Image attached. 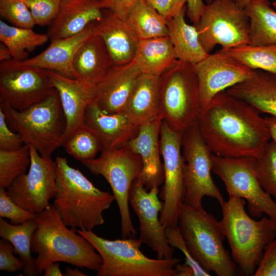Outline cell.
I'll return each mask as SVG.
<instances>
[{
  "mask_svg": "<svg viewBox=\"0 0 276 276\" xmlns=\"http://www.w3.org/2000/svg\"><path fill=\"white\" fill-rule=\"evenodd\" d=\"M159 80V76L142 74L132 90L123 113L139 126L161 118Z\"/></svg>",
  "mask_w": 276,
  "mask_h": 276,
  "instance_id": "26",
  "label": "cell"
},
{
  "mask_svg": "<svg viewBox=\"0 0 276 276\" xmlns=\"http://www.w3.org/2000/svg\"><path fill=\"white\" fill-rule=\"evenodd\" d=\"M166 229V236L168 242L172 247H176L180 250L185 255V263L192 268L197 272L198 275H211L209 272L202 268L190 255L185 243L181 237L178 226L177 227H168Z\"/></svg>",
  "mask_w": 276,
  "mask_h": 276,
  "instance_id": "41",
  "label": "cell"
},
{
  "mask_svg": "<svg viewBox=\"0 0 276 276\" xmlns=\"http://www.w3.org/2000/svg\"><path fill=\"white\" fill-rule=\"evenodd\" d=\"M43 276H62L59 264L57 262L52 263L47 266L44 269Z\"/></svg>",
  "mask_w": 276,
  "mask_h": 276,
  "instance_id": "49",
  "label": "cell"
},
{
  "mask_svg": "<svg viewBox=\"0 0 276 276\" xmlns=\"http://www.w3.org/2000/svg\"><path fill=\"white\" fill-rule=\"evenodd\" d=\"M0 217L10 220L17 225L36 219L37 214L18 205L8 195L6 189L0 187Z\"/></svg>",
  "mask_w": 276,
  "mask_h": 276,
  "instance_id": "39",
  "label": "cell"
},
{
  "mask_svg": "<svg viewBox=\"0 0 276 276\" xmlns=\"http://www.w3.org/2000/svg\"><path fill=\"white\" fill-rule=\"evenodd\" d=\"M62 146L68 154L82 163L95 158L102 150L97 136L83 125L66 138Z\"/></svg>",
  "mask_w": 276,
  "mask_h": 276,
  "instance_id": "35",
  "label": "cell"
},
{
  "mask_svg": "<svg viewBox=\"0 0 276 276\" xmlns=\"http://www.w3.org/2000/svg\"><path fill=\"white\" fill-rule=\"evenodd\" d=\"M96 34L104 41L114 65L131 62L139 38L124 19L113 12L103 9L102 19L96 22Z\"/></svg>",
  "mask_w": 276,
  "mask_h": 276,
  "instance_id": "24",
  "label": "cell"
},
{
  "mask_svg": "<svg viewBox=\"0 0 276 276\" xmlns=\"http://www.w3.org/2000/svg\"><path fill=\"white\" fill-rule=\"evenodd\" d=\"M101 152L98 157L82 164L92 174L103 177L110 185L120 212L122 237L135 238L136 231L130 216L128 196L132 182L142 171V159L126 146Z\"/></svg>",
  "mask_w": 276,
  "mask_h": 276,
  "instance_id": "9",
  "label": "cell"
},
{
  "mask_svg": "<svg viewBox=\"0 0 276 276\" xmlns=\"http://www.w3.org/2000/svg\"><path fill=\"white\" fill-rule=\"evenodd\" d=\"M255 173L263 190L276 200V143L273 141H270L256 158Z\"/></svg>",
  "mask_w": 276,
  "mask_h": 276,
  "instance_id": "37",
  "label": "cell"
},
{
  "mask_svg": "<svg viewBox=\"0 0 276 276\" xmlns=\"http://www.w3.org/2000/svg\"><path fill=\"white\" fill-rule=\"evenodd\" d=\"M226 91L247 102L260 112L276 118V74L261 70H254L250 78Z\"/></svg>",
  "mask_w": 276,
  "mask_h": 276,
  "instance_id": "25",
  "label": "cell"
},
{
  "mask_svg": "<svg viewBox=\"0 0 276 276\" xmlns=\"http://www.w3.org/2000/svg\"><path fill=\"white\" fill-rule=\"evenodd\" d=\"M250 1V0H237L236 3L239 7L244 8Z\"/></svg>",
  "mask_w": 276,
  "mask_h": 276,
  "instance_id": "53",
  "label": "cell"
},
{
  "mask_svg": "<svg viewBox=\"0 0 276 276\" xmlns=\"http://www.w3.org/2000/svg\"><path fill=\"white\" fill-rule=\"evenodd\" d=\"M250 24V43L276 45V12L268 0H250L244 8Z\"/></svg>",
  "mask_w": 276,
  "mask_h": 276,
  "instance_id": "30",
  "label": "cell"
},
{
  "mask_svg": "<svg viewBox=\"0 0 276 276\" xmlns=\"http://www.w3.org/2000/svg\"><path fill=\"white\" fill-rule=\"evenodd\" d=\"M181 149L186 189L183 203L199 206L202 198L207 196L216 199L221 205L225 201L211 174L213 153L202 138L196 121L182 132Z\"/></svg>",
  "mask_w": 276,
  "mask_h": 276,
  "instance_id": "12",
  "label": "cell"
},
{
  "mask_svg": "<svg viewBox=\"0 0 276 276\" xmlns=\"http://www.w3.org/2000/svg\"><path fill=\"white\" fill-rule=\"evenodd\" d=\"M37 227L36 219L15 225L0 218V236L13 246L14 253L24 264L25 275H37L35 258L31 255V241Z\"/></svg>",
  "mask_w": 276,
  "mask_h": 276,
  "instance_id": "31",
  "label": "cell"
},
{
  "mask_svg": "<svg viewBox=\"0 0 276 276\" xmlns=\"http://www.w3.org/2000/svg\"><path fill=\"white\" fill-rule=\"evenodd\" d=\"M63 275L65 276H85L83 272L78 269V268L72 269L70 267H67L65 269V273H63Z\"/></svg>",
  "mask_w": 276,
  "mask_h": 276,
  "instance_id": "52",
  "label": "cell"
},
{
  "mask_svg": "<svg viewBox=\"0 0 276 276\" xmlns=\"http://www.w3.org/2000/svg\"><path fill=\"white\" fill-rule=\"evenodd\" d=\"M54 89L47 70L13 59L0 63L1 104L21 111Z\"/></svg>",
  "mask_w": 276,
  "mask_h": 276,
  "instance_id": "14",
  "label": "cell"
},
{
  "mask_svg": "<svg viewBox=\"0 0 276 276\" xmlns=\"http://www.w3.org/2000/svg\"><path fill=\"white\" fill-rule=\"evenodd\" d=\"M37 227L31 241L37 275L49 264L57 262L98 271L102 259L85 238L69 229L54 206L37 214Z\"/></svg>",
  "mask_w": 276,
  "mask_h": 276,
  "instance_id": "3",
  "label": "cell"
},
{
  "mask_svg": "<svg viewBox=\"0 0 276 276\" xmlns=\"http://www.w3.org/2000/svg\"><path fill=\"white\" fill-rule=\"evenodd\" d=\"M162 122V119L158 118L140 126L136 136L126 145L142 159L143 168L137 178L148 190L158 187L164 181L159 145Z\"/></svg>",
  "mask_w": 276,
  "mask_h": 276,
  "instance_id": "20",
  "label": "cell"
},
{
  "mask_svg": "<svg viewBox=\"0 0 276 276\" xmlns=\"http://www.w3.org/2000/svg\"><path fill=\"white\" fill-rule=\"evenodd\" d=\"M96 22L75 35L51 41L41 53L21 62L26 65L56 72L67 77L78 78L73 68V59L81 45L96 34Z\"/></svg>",
  "mask_w": 276,
  "mask_h": 276,
  "instance_id": "23",
  "label": "cell"
},
{
  "mask_svg": "<svg viewBox=\"0 0 276 276\" xmlns=\"http://www.w3.org/2000/svg\"><path fill=\"white\" fill-rule=\"evenodd\" d=\"M140 0H103L100 1L102 9L109 10L120 17L126 19L133 5Z\"/></svg>",
  "mask_w": 276,
  "mask_h": 276,
  "instance_id": "46",
  "label": "cell"
},
{
  "mask_svg": "<svg viewBox=\"0 0 276 276\" xmlns=\"http://www.w3.org/2000/svg\"><path fill=\"white\" fill-rule=\"evenodd\" d=\"M178 226L190 255L204 269L218 276L242 275L225 248L218 221L202 205L183 203Z\"/></svg>",
  "mask_w": 276,
  "mask_h": 276,
  "instance_id": "5",
  "label": "cell"
},
{
  "mask_svg": "<svg viewBox=\"0 0 276 276\" xmlns=\"http://www.w3.org/2000/svg\"><path fill=\"white\" fill-rule=\"evenodd\" d=\"M0 14L15 27L32 29L35 25L24 0H0Z\"/></svg>",
  "mask_w": 276,
  "mask_h": 276,
  "instance_id": "38",
  "label": "cell"
},
{
  "mask_svg": "<svg viewBox=\"0 0 276 276\" xmlns=\"http://www.w3.org/2000/svg\"><path fill=\"white\" fill-rule=\"evenodd\" d=\"M13 253L14 247L9 241L2 239L0 241V270L15 272L24 269V266L19 259Z\"/></svg>",
  "mask_w": 276,
  "mask_h": 276,
  "instance_id": "44",
  "label": "cell"
},
{
  "mask_svg": "<svg viewBox=\"0 0 276 276\" xmlns=\"http://www.w3.org/2000/svg\"><path fill=\"white\" fill-rule=\"evenodd\" d=\"M176 276H197V273L191 266L183 264L178 263L175 266Z\"/></svg>",
  "mask_w": 276,
  "mask_h": 276,
  "instance_id": "48",
  "label": "cell"
},
{
  "mask_svg": "<svg viewBox=\"0 0 276 276\" xmlns=\"http://www.w3.org/2000/svg\"><path fill=\"white\" fill-rule=\"evenodd\" d=\"M24 145L20 135L11 129L0 108V150L12 151L20 149Z\"/></svg>",
  "mask_w": 276,
  "mask_h": 276,
  "instance_id": "42",
  "label": "cell"
},
{
  "mask_svg": "<svg viewBox=\"0 0 276 276\" xmlns=\"http://www.w3.org/2000/svg\"><path fill=\"white\" fill-rule=\"evenodd\" d=\"M260 112L226 91L200 110L196 123L212 152L227 157H259L271 139Z\"/></svg>",
  "mask_w": 276,
  "mask_h": 276,
  "instance_id": "1",
  "label": "cell"
},
{
  "mask_svg": "<svg viewBox=\"0 0 276 276\" xmlns=\"http://www.w3.org/2000/svg\"><path fill=\"white\" fill-rule=\"evenodd\" d=\"M214 0H205V1L207 3V4H211ZM231 1H234V2H236L237 0H231Z\"/></svg>",
  "mask_w": 276,
  "mask_h": 276,
  "instance_id": "54",
  "label": "cell"
},
{
  "mask_svg": "<svg viewBox=\"0 0 276 276\" xmlns=\"http://www.w3.org/2000/svg\"><path fill=\"white\" fill-rule=\"evenodd\" d=\"M205 5L202 0H187L186 14L190 20L196 25L199 20Z\"/></svg>",
  "mask_w": 276,
  "mask_h": 276,
  "instance_id": "47",
  "label": "cell"
},
{
  "mask_svg": "<svg viewBox=\"0 0 276 276\" xmlns=\"http://www.w3.org/2000/svg\"><path fill=\"white\" fill-rule=\"evenodd\" d=\"M82 125L97 136L102 150L126 146L136 136L139 128L125 113H107L93 101L85 110Z\"/></svg>",
  "mask_w": 276,
  "mask_h": 276,
  "instance_id": "19",
  "label": "cell"
},
{
  "mask_svg": "<svg viewBox=\"0 0 276 276\" xmlns=\"http://www.w3.org/2000/svg\"><path fill=\"white\" fill-rule=\"evenodd\" d=\"M272 5L274 7L276 8V2H275V1L273 2L272 3Z\"/></svg>",
  "mask_w": 276,
  "mask_h": 276,
  "instance_id": "55",
  "label": "cell"
},
{
  "mask_svg": "<svg viewBox=\"0 0 276 276\" xmlns=\"http://www.w3.org/2000/svg\"><path fill=\"white\" fill-rule=\"evenodd\" d=\"M49 39L47 34L37 33L32 28L10 26L0 20V41L8 48L14 60H26L29 52Z\"/></svg>",
  "mask_w": 276,
  "mask_h": 276,
  "instance_id": "32",
  "label": "cell"
},
{
  "mask_svg": "<svg viewBox=\"0 0 276 276\" xmlns=\"http://www.w3.org/2000/svg\"><path fill=\"white\" fill-rule=\"evenodd\" d=\"M254 276H276V237L264 248Z\"/></svg>",
  "mask_w": 276,
  "mask_h": 276,
  "instance_id": "43",
  "label": "cell"
},
{
  "mask_svg": "<svg viewBox=\"0 0 276 276\" xmlns=\"http://www.w3.org/2000/svg\"><path fill=\"white\" fill-rule=\"evenodd\" d=\"M126 20L140 39L168 36L166 19L146 0L133 5Z\"/></svg>",
  "mask_w": 276,
  "mask_h": 276,
  "instance_id": "33",
  "label": "cell"
},
{
  "mask_svg": "<svg viewBox=\"0 0 276 276\" xmlns=\"http://www.w3.org/2000/svg\"><path fill=\"white\" fill-rule=\"evenodd\" d=\"M113 65L104 41L96 34L81 45L73 61L78 78L94 86L102 79Z\"/></svg>",
  "mask_w": 276,
  "mask_h": 276,
  "instance_id": "27",
  "label": "cell"
},
{
  "mask_svg": "<svg viewBox=\"0 0 276 276\" xmlns=\"http://www.w3.org/2000/svg\"><path fill=\"white\" fill-rule=\"evenodd\" d=\"M148 190L137 178L132 182L129 192V203L140 223L139 239L156 252L157 258L173 257L175 249L170 245L166 229L160 221L159 214L163 202L158 197V187Z\"/></svg>",
  "mask_w": 276,
  "mask_h": 276,
  "instance_id": "16",
  "label": "cell"
},
{
  "mask_svg": "<svg viewBox=\"0 0 276 276\" xmlns=\"http://www.w3.org/2000/svg\"><path fill=\"white\" fill-rule=\"evenodd\" d=\"M76 231L90 242L102 258L98 276H176L175 266L180 259L149 258L141 251L142 243L139 239L108 240L92 230Z\"/></svg>",
  "mask_w": 276,
  "mask_h": 276,
  "instance_id": "7",
  "label": "cell"
},
{
  "mask_svg": "<svg viewBox=\"0 0 276 276\" xmlns=\"http://www.w3.org/2000/svg\"><path fill=\"white\" fill-rule=\"evenodd\" d=\"M142 73L135 63L113 65L96 85L94 102L108 113L123 112L132 90Z\"/></svg>",
  "mask_w": 276,
  "mask_h": 276,
  "instance_id": "18",
  "label": "cell"
},
{
  "mask_svg": "<svg viewBox=\"0 0 276 276\" xmlns=\"http://www.w3.org/2000/svg\"><path fill=\"white\" fill-rule=\"evenodd\" d=\"M47 70L54 87L58 93L65 117V140L82 125L85 110L93 101L96 86L80 78H72L53 71Z\"/></svg>",
  "mask_w": 276,
  "mask_h": 276,
  "instance_id": "21",
  "label": "cell"
},
{
  "mask_svg": "<svg viewBox=\"0 0 276 276\" xmlns=\"http://www.w3.org/2000/svg\"><path fill=\"white\" fill-rule=\"evenodd\" d=\"M98 0H61L58 12L48 26L51 41L79 33L89 25L100 20L103 9Z\"/></svg>",
  "mask_w": 276,
  "mask_h": 276,
  "instance_id": "22",
  "label": "cell"
},
{
  "mask_svg": "<svg viewBox=\"0 0 276 276\" xmlns=\"http://www.w3.org/2000/svg\"><path fill=\"white\" fill-rule=\"evenodd\" d=\"M186 9L187 6L179 15L167 20L168 36L177 59L194 64L204 59L209 54L201 45L195 26L186 22Z\"/></svg>",
  "mask_w": 276,
  "mask_h": 276,
  "instance_id": "29",
  "label": "cell"
},
{
  "mask_svg": "<svg viewBox=\"0 0 276 276\" xmlns=\"http://www.w3.org/2000/svg\"><path fill=\"white\" fill-rule=\"evenodd\" d=\"M222 49L253 70H261L276 74V45L244 44Z\"/></svg>",
  "mask_w": 276,
  "mask_h": 276,
  "instance_id": "34",
  "label": "cell"
},
{
  "mask_svg": "<svg viewBox=\"0 0 276 276\" xmlns=\"http://www.w3.org/2000/svg\"><path fill=\"white\" fill-rule=\"evenodd\" d=\"M192 64L198 81L200 110L218 93L249 79L254 72L222 49Z\"/></svg>",
  "mask_w": 276,
  "mask_h": 276,
  "instance_id": "17",
  "label": "cell"
},
{
  "mask_svg": "<svg viewBox=\"0 0 276 276\" xmlns=\"http://www.w3.org/2000/svg\"><path fill=\"white\" fill-rule=\"evenodd\" d=\"M31 164L30 146L24 144L15 150H0V187L7 189L25 173Z\"/></svg>",
  "mask_w": 276,
  "mask_h": 276,
  "instance_id": "36",
  "label": "cell"
},
{
  "mask_svg": "<svg viewBox=\"0 0 276 276\" xmlns=\"http://www.w3.org/2000/svg\"><path fill=\"white\" fill-rule=\"evenodd\" d=\"M29 146V171L16 178L7 192L18 205L37 214L51 205L49 200L56 195V164L51 157H42L34 147Z\"/></svg>",
  "mask_w": 276,
  "mask_h": 276,
  "instance_id": "15",
  "label": "cell"
},
{
  "mask_svg": "<svg viewBox=\"0 0 276 276\" xmlns=\"http://www.w3.org/2000/svg\"><path fill=\"white\" fill-rule=\"evenodd\" d=\"M264 118L268 127L271 139L276 143V118L270 116Z\"/></svg>",
  "mask_w": 276,
  "mask_h": 276,
  "instance_id": "50",
  "label": "cell"
},
{
  "mask_svg": "<svg viewBox=\"0 0 276 276\" xmlns=\"http://www.w3.org/2000/svg\"><path fill=\"white\" fill-rule=\"evenodd\" d=\"M255 157H227L212 155L213 172L224 183L229 198H243L249 214H265L276 221V200L261 186L255 173Z\"/></svg>",
  "mask_w": 276,
  "mask_h": 276,
  "instance_id": "10",
  "label": "cell"
},
{
  "mask_svg": "<svg viewBox=\"0 0 276 276\" xmlns=\"http://www.w3.org/2000/svg\"><path fill=\"white\" fill-rule=\"evenodd\" d=\"M177 59L169 36L139 40L133 61L142 74L160 76Z\"/></svg>",
  "mask_w": 276,
  "mask_h": 276,
  "instance_id": "28",
  "label": "cell"
},
{
  "mask_svg": "<svg viewBox=\"0 0 276 276\" xmlns=\"http://www.w3.org/2000/svg\"><path fill=\"white\" fill-rule=\"evenodd\" d=\"M9 127L32 146L43 157L62 146L66 119L59 94L55 89L46 98L21 111L0 104Z\"/></svg>",
  "mask_w": 276,
  "mask_h": 276,
  "instance_id": "6",
  "label": "cell"
},
{
  "mask_svg": "<svg viewBox=\"0 0 276 276\" xmlns=\"http://www.w3.org/2000/svg\"><path fill=\"white\" fill-rule=\"evenodd\" d=\"M158 105L162 120L175 131L183 132L196 122L200 102L192 64L177 60L159 76Z\"/></svg>",
  "mask_w": 276,
  "mask_h": 276,
  "instance_id": "8",
  "label": "cell"
},
{
  "mask_svg": "<svg viewBox=\"0 0 276 276\" xmlns=\"http://www.w3.org/2000/svg\"><path fill=\"white\" fill-rule=\"evenodd\" d=\"M55 164L57 191L53 205L65 225L86 230L102 225L103 212L115 200L113 195L95 186L66 158L57 156Z\"/></svg>",
  "mask_w": 276,
  "mask_h": 276,
  "instance_id": "2",
  "label": "cell"
},
{
  "mask_svg": "<svg viewBox=\"0 0 276 276\" xmlns=\"http://www.w3.org/2000/svg\"><path fill=\"white\" fill-rule=\"evenodd\" d=\"M187 0H146L158 13L168 20L179 15Z\"/></svg>",
  "mask_w": 276,
  "mask_h": 276,
  "instance_id": "45",
  "label": "cell"
},
{
  "mask_svg": "<svg viewBox=\"0 0 276 276\" xmlns=\"http://www.w3.org/2000/svg\"><path fill=\"white\" fill-rule=\"evenodd\" d=\"M35 25L49 26L59 10L61 0H24Z\"/></svg>",
  "mask_w": 276,
  "mask_h": 276,
  "instance_id": "40",
  "label": "cell"
},
{
  "mask_svg": "<svg viewBox=\"0 0 276 276\" xmlns=\"http://www.w3.org/2000/svg\"><path fill=\"white\" fill-rule=\"evenodd\" d=\"M199 41L209 54L220 45L226 49L250 43V24L244 8L231 0H214L205 5L196 25Z\"/></svg>",
  "mask_w": 276,
  "mask_h": 276,
  "instance_id": "11",
  "label": "cell"
},
{
  "mask_svg": "<svg viewBox=\"0 0 276 276\" xmlns=\"http://www.w3.org/2000/svg\"><path fill=\"white\" fill-rule=\"evenodd\" d=\"M182 132L170 128L163 121L159 145L164 174V181L159 196L163 200L160 221L165 228L178 227L186 189L184 183V160L181 153Z\"/></svg>",
  "mask_w": 276,
  "mask_h": 276,
  "instance_id": "13",
  "label": "cell"
},
{
  "mask_svg": "<svg viewBox=\"0 0 276 276\" xmlns=\"http://www.w3.org/2000/svg\"><path fill=\"white\" fill-rule=\"evenodd\" d=\"M12 57L8 48L3 43H0V61L1 62L7 61L12 60Z\"/></svg>",
  "mask_w": 276,
  "mask_h": 276,
  "instance_id": "51",
  "label": "cell"
},
{
  "mask_svg": "<svg viewBox=\"0 0 276 276\" xmlns=\"http://www.w3.org/2000/svg\"><path fill=\"white\" fill-rule=\"evenodd\" d=\"M243 198H229L220 206L222 218L220 228L227 239L231 257L242 274L254 275L264 248L276 237V221L268 216L259 221L246 212Z\"/></svg>",
  "mask_w": 276,
  "mask_h": 276,
  "instance_id": "4",
  "label": "cell"
},
{
  "mask_svg": "<svg viewBox=\"0 0 276 276\" xmlns=\"http://www.w3.org/2000/svg\"><path fill=\"white\" fill-rule=\"evenodd\" d=\"M98 1H103V0H98Z\"/></svg>",
  "mask_w": 276,
  "mask_h": 276,
  "instance_id": "56",
  "label": "cell"
}]
</instances>
